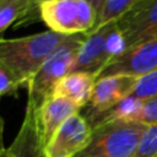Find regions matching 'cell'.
<instances>
[{"instance_id":"d6986e66","label":"cell","mask_w":157,"mask_h":157,"mask_svg":"<svg viewBox=\"0 0 157 157\" xmlns=\"http://www.w3.org/2000/svg\"><path fill=\"white\" fill-rule=\"evenodd\" d=\"M87 1H90V2H91V5L94 7V10L97 11V15H98V12H99L101 7L103 6V4L105 2V0H87Z\"/></svg>"},{"instance_id":"4fadbf2b","label":"cell","mask_w":157,"mask_h":157,"mask_svg":"<svg viewBox=\"0 0 157 157\" xmlns=\"http://www.w3.org/2000/svg\"><path fill=\"white\" fill-rule=\"evenodd\" d=\"M39 5L36 0H0V31L4 33L13 22L31 15Z\"/></svg>"},{"instance_id":"7c38bea8","label":"cell","mask_w":157,"mask_h":157,"mask_svg":"<svg viewBox=\"0 0 157 157\" xmlns=\"http://www.w3.org/2000/svg\"><path fill=\"white\" fill-rule=\"evenodd\" d=\"M97 76L88 72H70L63 77L54 87L52 94L64 97L81 109L90 102Z\"/></svg>"},{"instance_id":"2e32d148","label":"cell","mask_w":157,"mask_h":157,"mask_svg":"<svg viewBox=\"0 0 157 157\" xmlns=\"http://www.w3.org/2000/svg\"><path fill=\"white\" fill-rule=\"evenodd\" d=\"M157 94V71H153L146 76L139 78L136 87L131 96H135L140 99H148Z\"/></svg>"},{"instance_id":"5b68a950","label":"cell","mask_w":157,"mask_h":157,"mask_svg":"<svg viewBox=\"0 0 157 157\" xmlns=\"http://www.w3.org/2000/svg\"><path fill=\"white\" fill-rule=\"evenodd\" d=\"M39 15L49 31L64 34H87L97 21V11L87 0H44Z\"/></svg>"},{"instance_id":"e0dca14e","label":"cell","mask_w":157,"mask_h":157,"mask_svg":"<svg viewBox=\"0 0 157 157\" xmlns=\"http://www.w3.org/2000/svg\"><path fill=\"white\" fill-rule=\"evenodd\" d=\"M130 121H136L145 125H152L157 123V94L145 99L141 109Z\"/></svg>"},{"instance_id":"ba28073f","label":"cell","mask_w":157,"mask_h":157,"mask_svg":"<svg viewBox=\"0 0 157 157\" xmlns=\"http://www.w3.org/2000/svg\"><path fill=\"white\" fill-rule=\"evenodd\" d=\"M92 126L87 119L77 113L70 117L45 145L47 157H75L90 142Z\"/></svg>"},{"instance_id":"9a60e30c","label":"cell","mask_w":157,"mask_h":157,"mask_svg":"<svg viewBox=\"0 0 157 157\" xmlns=\"http://www.w3.org/2000/svg\"><path fill=\"white\" fill-rule=\"evenodd\" d=\"M135 157H157V123L145 130Z\"/></svg>"},{"instance_id":"9c48e42d","label":"cell","mask_w":157,"mask_h":157,"mask_svg":"<svg viewBox=\"0 0 157 157\" xmlns=\"http://www.w3.org/2000/svg\"><path fill=\"white\" fill-rule=\"evenodd\" d=\"M153 71H157V38L125 50L112 60L97 78L113 75H128L140 78Z\"/></svg>"},{"instance_id":"8fae6325","label":"cell","mask_w":157,"mask_h":157,"mask_svg":"<svg viewBox=\"0 0 157 157\" xmlns=\"http://www.w3.org/2000/svg\"><path fill=\"white\" fill-rule=\"evenodd\" d=\"M80 107L71 101L50 94L37 108L38 123L44 145H47L58 129L72 115L80 113Z\"/></svg>"},{"instance_id":"ac0fdd59","label":"cell","mask_w":157,"mask_h":157,"mask_svg":"<svg viewBox=\"0 0 157 157\" xmlns=\"http://www.w3.org/2000/svg\"><path fill=\"white\" fill-rule=\"evenodd\" d=\"M0 94L1 96H13L17 97V91L22 87V82L5 66L0 65Z\"/></svg>"},{"instance_id":"277c9868","label":"cell","mask_w":157,"mask_h":157,"mask_svg":"<svg viewBox=\"0 0 157 157\" xmlns=\"http://www.w3.org/2000/svg\"><path fill=\"white\" fill-rule=\"evenodd\" d=\"M124 52L125 44L117 21L108 22L87 33L72 72H88L98 77L102 70Z\"/></svg>"},{"instance_id":"8992f818","label":"cell","mask_w":157,"mask_h":157,"mask_svg":"<svg viewBox=\"0 0 157 157\" xmlns=\"http://www.w3.org/2000/svg\"><path fill=\"white\" fill-rule=\"evenodd\" d=\"M125 50L157 38V0H140L117 20Z\"/></svg>"},{"instance_id":"ffe728a7","label":"cell","mask_w":157,"mask_h":157,"mask_svg":"<svg viewBox=\"0 0 157 157\" xmlns=\"http://www.w3.org/2000/svg\"><path fill=\"white\" fill-rule=\"evenodd\" d=\"M42 1H44V0H39V1H38V4H40V2H42Z\"/></svg>"},{"instance_id":"30bf717a","label":"cell","mask_w":157,"mask_h":157,"mask_svg":"<svg viewBox=\"0 0 157 157\" xmlns=\"http://www.w3.org/2000/svg\"><path fill=\"white\" fill-rule=\"evenodd\" d=\"M1 157H47L37 108L32 103L27 102L22 125L11 146L1 150Z\"/></svg>"},{"instance_id":"3957f363","label":"cell","mask_w":157,"mask_h":157,"mask_svg":"<svg viewBox=\"0 0 157 157\" xmlns=\"http://www.w3.org/2000/svg\"><path fill=\"white\" fill-rule=\"evenodd\" d=\"M86 36L87 34L67 36V38L50 54L27 86V102L38 108L44 99L52 94L55 85L74 71L78 50Z\"/></svg>"},{"instance_id":"6da1fadb","label":"cell","mask_w":157,"mask_h":157,"mask_svg":"<svg viewBox=\"0 0 157 157\" xmlns=\"http://www.w3.org/2000/svg\"><path fill=\"white\" fill-rule=\"evenodd\" d=\"M66 38L67 36L53 31L22 38H2L0 40V65L10 70L27 87L44 61Z\"/></svg>"},{"instance_id":"52a82bcc","label":"cell","mask_w":157,"mask_h":157,"mask_svg":"<svg viewBox=\"0 0 157 157\" xmlns=\"http://www.w3.org/2000/svg\"><path fill=\"white\" fill-rule=\"evenodd\" d=\"M139 78L128 75H113L97 78L90 102L86 104L83 117L91 124L98 115L108 112L123 99L129 97L137 83Z\"/></svg>"},{"instance_id":"5bb4252c","label":"cell","mask_w":157,"mask_h":157,"mask_svg":"<svg viewBox=\"0 0 157 157\" xmlns=\"http://www.w3.org/2000/svg\"><path fill=\"white\" fill-rule=\"evenodd\" d=\"M139 1L140 0H105L97 15L94 28L101 27L108 22L117 21L121 15H124L130 7H132Z\"/></svg>"},{"instance_id":"7a4b0ae2","label":"cell","mask_w":157,"mask_h":157,"mask_svg":"<svg viewBox=\"0 0 157 157\" xmlns=\"http://www.w3.org/2000/svg\"><path fill=\"white\" fill-rule=\"evenodd\" d=\"M148 125L130 120H110L92 128L85 150L75 157H135Z\"/></svg>"},{"instance_id":"44dd1931","label":"cell","mask_w":157,"mask_h":157,"mask_svg":"<svg viewBox=\"0 0 157 157\" xmlns=\"http://www.w3.org/2000/svg\"><path fill=\"white\" fill-rule=\"evenodd\" d=\"M36 1H37V2H38V1H39V0H36ZM38 5H39V4H38Z\"/></svg>"}]
</instances>
